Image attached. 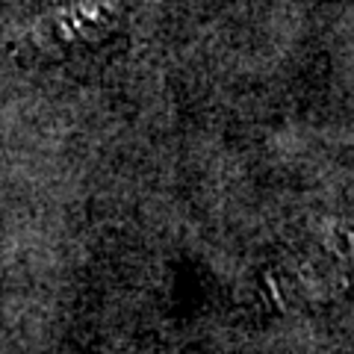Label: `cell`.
I'll list each match as a JSON object with an SVG mask.
<instances>
[{
  "instance_id": "cell-1",
  "label": "cell",
  "mask_w": 354,
  "mask_h": 354,
  "mask_svg": "<svg viewBox=\"0 0 354 354\" xmlns=\"http://www.w3.org/2000/svg\"><path fill=\"white\" fill-rule=\"evenodd\" d=\"M124 18V0H71L44 12L27 39L39 50H71L104 41Z\"/></svg>"
}]
</instances>
